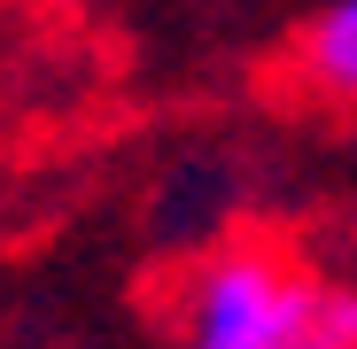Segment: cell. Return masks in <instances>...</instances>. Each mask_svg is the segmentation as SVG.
<instances>
[{
    "instance_id": "cell-1",
    "label": "cell",
    "mask_w": 357,
    "mask_h": 349,
    "mask_svg": "<svg viewBox=\"0 0 357 349\" xmlns=\"http://www.w3.org/2000/svg\"><path fill=\"white\" fill-rule=\"evenodd\" d=\"M187 349H357V295L280 249H218L187 279Z\"/></svg>"
},
{
    "instance_id": "cell-2",
    "label": "cell",
    "mask_w": 357,
    "mask_h": 349,
    "mask_svg": "<svg viewBox=\"0 0 357 349\" xmlns=\"http://www.w3.org/2000/svg\"><path fill=\"white\" fill-rule=\"evenodd\" d=\"M295 70H303L326 101L357 109V0H326L295 39Z\"/></svg>"
}]
</instances>
